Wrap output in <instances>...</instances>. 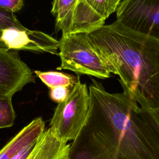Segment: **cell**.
Returning <instances> with one entry per match:
<instances>
[{"label":"cell","instance_id":"cell-19","mask_svg":"<svg viewBox=\"0 0 159 159\" xmlns=\"http://www.w3.org/2000/svg\"><path fill=\"white\" fill-rule=\"evenodd\" d=\"M115 2H116V3L117 4V6H119V4H120V2L122 1H123V0H114Z\"/></svg>","mask_w":159,"mask_h":159},{"label":"cell","instance_id":"cell-18","mask_svg":"<svg viewBox=\"0 0 159 159\" xmlns=\"http://www.w3.org/2000/svg\"><path fill=\"white\" fill-rule=\"evenodd\" d=\"M36 142L22 148L17 154L13 157L12 159H27L33 151Z\"/></svg>","mask_w":159,"mask_h":159},{"label":"cell","instance_id":"cell-4","mask_svg":"<svg viewBox=\"0 0 159 159\" xmlns=\"http://www.w3.org/2000/svg\"><path fill=\"white\" fill-rule=\"evenodd\" d=\"M90 104L89 89L78 79L68 97L57 104L50 127L65 142L74 140L87 119Z\"/></svg>","mask_w":159,"mask_h":159},{"label":"cell","instance_id":"cell-3","mask_svg":"<svg viewBox=\"0 0 159 159\" xmlns=\"http://www.w3.org/2000/svg\"><path fill=\"white\" fill-rule=\"evenodd\" d=\"M58 41L61 65L57 70H68L101 79L111 76L86 33L62 34Z\"/></svg>","mask_w":159,"mask_h":159},{"label":"cell","instance_id":"cell-16","mask_svg":"<svg viewBox=\"0 0 159 159\" xmlns=\"http://www.w3.org/2000/svg\"><path fill=\"white\" fill-rule=\"evenodd\" d=\"M71 89L66 86H57L50 88L49 96L53 101L58 104L66 99Z\"/></svg>","mask_w":159,"mask_h":159},{"label":"cell","instance_id":"cell-1","mask_svg":"<svg viewBox=\"0 0 159 159\" xmlns=\"http://www.w3.org/2000/svg\"><path fill=\"white\" fill-rule=\"evenodd\" d=\"M89 110L68 159H159V137L125 92L110 93L92 79Z\"/></svg>","mask_w":159,"mask_h":159},{"label":"cell","instance_id":"cell-7","mask_svg":"<svg viewBox=\"0 0 159 159\" xmlns=\"http://www.w3.org/2000/svg\"><path fill=\"white\" fill-rule=\"evenodd\" d=\"M34 82L32 71L18 53L0 48V99L12 97L26 84Z\"/></svg>","mask_w":159,"mask_h":159},{"label":"cell","instance_id":"cell-15","mask_svg":"<svg viewBox=\"0 0 159 159\" xmlns=\"http://www.w3.org/2000/svg\"><path fill=\"white\" fill-rule=\"evenodd\" d=\"M142 114L159 137V107L151 110L142 109Z\"/></svg>","mask_w":159,"mask_h":159},{"label":"cell","instance_id":"cell-5","mask_svg":"<svg viewBox=\"0 0 159 159\" xmlns=\"http://www.w3.org/2000/svg\"><path fill=\"white\" fill-rule=\"evenodd\" d=\"M51 12L55 17L56 30L62 34H88L104 25L106 20L87 0H53Z\"/></svg>","mask_w":159,"mask_h":159},{"label":"cell","instance_id":"cell-17","mask_svg":"<svg viewBox=\"0 0 159 159\" xmlns=\"http://www.w3.org/2000/svg\"><path fill=\"white\" fill-rule=\"evenodd\" d=\"M24 6V0H0V9L15 12L20 10Z\"/></svg>","mask_w":159,"mask_h":159},{"label":"cell","instance_id":"cell-13","mask_svg":"<svg viewBox=\"0 0 159 159\" xmlns=\"http://www.w3.org/2000/svg\"><path fill=\"white\" fill-rule=\"evenodd\" d=\"M87 1L99 14L106 19L116 11L118 7L114 0H87Z\"/></svg>","mask_w":159,"mask_h":159},{"label":"cell","instance_id":"cell-6","mask_svg":"<svg viewBox=\"0 0 159 159\" xmlns=\"http://www.w3.org/2000/svg\"><path fill=\"white\" fill-rule=\"evenodd\" d=\"M116 12L123 25L159 41V0H123Z\"/></svg>","mask_w":159,"mask_h":159},{"label":"cell","instance_id":"cell-12","mask_svg":"<svg viewBox=\"0 0 159 159\" xmlns=\"http://www.w3.org/2000/svg\"><path fill=\"white\" fill-rule=\"evenodd\" d=\"M12 98V97L0 99V129L11 127L14 124L16 114Z\"/></svg>","mask_w":159,"mask_h":159},{"label":"cell","instance_id":"cell-10","mask_svg":"<svg viewBox=\"0 0 159 159\" xmlns=\"http://www.w3.org/2000/svg\"><path fill=\"white\" fill-rule=\"evenodd\" d=\"M45 124L42 117L33 119L0 150V159H12L22 148L35 142L45 130Z\"/></svg>","mask_w":159,"mask_h":159},{"label":"cell","instance_id":"cell-14","mask_svg":"<svg viewBox=\"0 0 159 159\" xmlns=\"http://www.w3.org/2000/svg\"><path fill=\"white\" fill-rule=\"evenodd\" d=\"M11 28L23 30L27 27L17 20L14 13L0 9V37L4 29Z\"/></svg>","mask_w":159,"mask_h":159},{"label":"cell","instance_id":"cell-8","mask_svg":"<svg viewBox=\"0 0 159 159\" xmlns=\"http://www.w3.org/2000/svg\"><path fill=\"white\" fill-rule=\"evenodd\" d=\"M0 48L9 50H29L58 55L59 41L40 30L6 29L0 37Z\"/></svg>","mask_w":159,"mask_h":159},{"label":"cell","instance_id":"cell-11","mask_svg":"<svg viewBox=\"0 0 159 159\" xmlns=\"http://www.w3.org/2000/svg\"><path fill=\"white\" fill-rule=\"evenodd\" d=\"M36 76L50 89L57 86H66L72 88L77 83L79 78L68 73L55 71H34Z\"/></svg>","mask_w":159,"mask_h":159},{"label":"cell","instance_id":"cell-2","mask_svg":"<svg viewBox=\"0 0 159 159\" xmlns=\"http://www.w3.org/2000/svg\"><path fill=\"white\" fill-rule=\"evenodd\" d=\"M88 34L111 73L119 77L123 91L143 110L159 107V41L117 20Z\"/></svg>","mask_w":159,"mask_h":159},{"label":"cell","instance_id":"cell-9","mask_svg":"<svg viewBox=\"0 0 159 159\" xmlns=\"http://www.w3.org/2000/svg\"><path fill=\"white\" fill-rule=\"evenodd\" d=\"M70 147V144L63 141L50 127L37 139L27 159H68Z\"/></svg>","mask_w":159,"mask_h":159}]
</instances>
